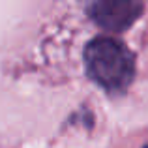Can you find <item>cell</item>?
Listing matches in <instances>:
<instances>
[{"label": "cell", "mask_w": 148, "mask_h": 148, "mask_svg": "<svg viewBox=\"0 0 148 148\" xmlns=\"http://www.w3.org/2000/svg\"><path fill=\"white\" fill-rule=\"evenodd\" d=\"M86 71L99 86L120 92L130 86L135 75V60L124 43L111 38H96L84 49Z\"/></svg>", "instance_id": "1"}, {"label": "cell", "mask_w": 148, "mask_h": 148, "mask_svg": "<svg viewBox=\"0 0 148 148\" xmlns=\"http://www.w3.org/2000/svg\"><path fill=\"white\" fill-rule=\"evenodd\" d=\"M141 0H90L88 13L105 30L122 32L143 15Z\"/></svg>", "instance_id": "2"}]
</instances>
